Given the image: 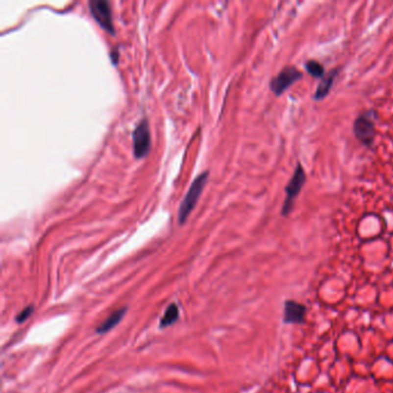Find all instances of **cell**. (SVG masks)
Here are the masks:
<instances>
[{
  "label": "cell",
  "mask_w": 393,
  "mask_h": 393,
  "mask_svg": "<svg viewBox=\"0 0 393 393\" xmlns=\"http://www.w3.org/2000/svg\"><path fill=\"white\" fill-rule=\"evenodd\" d=\"M338 73H339V68H333V70H331L329 73L322 78V81H320V83L319 84V87H317V89L315 91V95H314V99L322 100L330 94L331 88L333 86V82H335L336 77L338 76Z\"/></svg>",
  "instance_id": "8"
},
{
  "label": "cell",
  "mask_w": 393,
  "mask_h": 393,
  "mask_svg": "<svg viewBox=\"0 0 393 393\" xmlns=\"http://www.w3.org/2000/svg\"><path fill=\"white\" fill-rule=\"evenodd\" d=\"M306 172L301 165V163H297L295 171H294L292 178L288 181L285 192H286V198H285L283 208H281V215L287 217L288 215L292 214L294 209V203L300 192L302 191L304 183H306Z\"/></svg>",
  "instance_id": "2"
},
{
  "label": "cell",
  "mask_w": 393,
  "mask_h": 393,
  "mask_svg": "<svg viewBox=\"0 0 393 393\" xmlns=\"http://www.w3.org/2000/svg\"><path fill=\"white\" fill-rule=\"evenodd\" d=\"M302 73L294 66H286L278 73L277 76H274L270 81V90L272 91L274 96L279 97L290 88L292 84L295 83L302 78Z\"/></svg>",
  "instance_id": "3"
},
{
  "label": "cell",
  "mask_w": 393,
  "mask_h": 393,
  "mask_svg": "<svg viewBox=\"0 0 393 393\" xmlns=\"http://www.w3.org/2000/svg\"><path fill=\"white\" fill-rule=\"evenodd\" d=\"M353 132L363 146L370 148L375 140V121L369 117L368 113L360 114L353 123Z\"/></svg>",
  "instance_id": "5"
},
{
  "label": "cell",
  "mask_w": 393,
  "mask_h": 393,
  "mask_svg": "<svg viewBox=\"0 0 393 393\" xmlns=\"http://www.w3.org/2000/svg\"><path fill=\"white\" fill-rule=\"evenodd\" d=\"M89 8L96 22L104 30L109 34H116L112 19V9H111L109 1H106V0H91L89 1Z\"/></svg>",
  "instance_id": "4"
},
{
  "label": "cell",
  "mask_w": 393,
  "mask_h": 393,
  "mask_svg": "<svg viewBox=\"0 0 393 393\" xmlns=\"http://www.w3.org/2000/svg\"><path fill=\"white\" fill-rule=\"evenodd\" d=\"M179 319V308L175 303L170 304L168 309L165 310L164 315L160 319V327H168L175 323Z\"/></svg>",
  "instance_id": "10"
},
{
  "label": "cell",
  "mask_w": 393,
  "mask_h": 393,
  "mask_svg": "<svg viewBox=\"0 0 393 393\" xmlns=\"http://www.w3.org/2000/svg\"><path fill=\"white\" fill-rule=\"evenodd\" d=\"M304 67H306V71L314 77H320L323 78L325 76V70H324L323 65L319 63L316 60H308L304 64Z\"/></svg>",
  "instance_id": "11"
},
{
  "label": "cell",
  "mask_w": 393,
  "mask_h": 393,
  "mask_svg": "<svg viewBox=\"0 0 393 393\" xmlns=\"http://www.w3.org/2000/svg\"><path fill=\"white\" fill-rule=\"evenodd\" d=\"M306 307L303 304L294 300H287L285 302L284 322L290 324L302 323L304 316H306Z\"/></svg>",
  "instance_id": "7"
},
{
  "label": "cell",
  "mask_w": 393,
  "mask_h": 393,
  "mask_svg": "<svg viewBox=\"0 0 393 393\" xmlns=\"http://www.w3.org/2000/svg\"><path fill=\"white\" fill-rule=\"evenodd\" d=\"M208 174H209L208 172L201 173V174L193 181L191 188H189L188 193L186 194L185 198L182 199L181 204H180L178 214L179 224L182 225L183 222H186L188 216L191 215L192 210L195 208L196 203H197L199 196H201L203 189L205 187V183L208 181Z\"/></svg>",
  "instance_id": "1"
},
{
  "label": "cell",
  "mask_w": 393,
  "mask_h": 393,
  "mask_svg": "<svg viewBox=\"0 0 393 393\" xmlns=\"http://www.w3.org/2000/svg\"><path fill=\"white\" fill-rule=\"evenodd\" d=\"M126 312H127L126 308H120V309H118V310H116V312H113L109 317H107L105 320H104L103 323L98 325L97 333H99V335H103V333L109 332L111 329H113V327L116 326L121 319H123V317L125 316Z\"/></svg>",
  "instance_id": "9"
},
{
  "label": "cell",
  "mask_w": 393,
  "mask_h": 393,
  "mask_svg": "<svg viewBox=\"0 0 393 393\" xmlns=\"http://www.w3.org/2000/svg\"><path fill=\"white\" fill-rule=\"evenodd\" d=\"M150 146H151V135H150L149 123L143 119L136 126L133 133V147L134 155L137 159L143 158L149 153Z\"/></svg>",
  "instance_id": "6"
},
{
  "label": "cell",
  "mask_w": 393,
  "mask_h": 393,
  "mask_svg": "<svg viewBox=\"0 0 393 393\" xmlns=\"http://www.w3.org/2000/svg\"><path fill=\"white\" fill-rule=\"evenodd\" d=\"M32 313H34V307H32V306L25 308V309L22 310V312L20 313L18 316H16V322H18V323H24L25 320H27L29 317L32 315Z\"/></svg>",
  "instance_id": "12"
}]
</instances>
